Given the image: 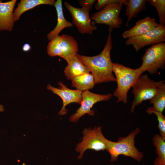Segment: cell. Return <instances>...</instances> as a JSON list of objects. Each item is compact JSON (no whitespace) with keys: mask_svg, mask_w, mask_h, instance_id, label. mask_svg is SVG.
Returning a JSON list of instances; mask_svg holds the SVG:
<instances>
[{"mask_svg":"<svg viewBox=\"0 0 165 165\" xmlns=\"http://www.w3.org/2000/svg\"><path fill=\"white\" fill-rule=\"evenodd\" d=\"M112 29L109 28V33L103 50L99 54L87 56L77 54L78 58L89 68L94 76L95 84L116 81L112 74V64L110 52L112 49L111 33Z\"/></svg>","mask_w":165,"mask_h":165,"instance_id":"cell-1","label":"cell"},{"mask_svg":"<svg viewBox=\"0 0 165 165\" xmlns=\"http://www.w3.org/2000/svg\"><path fill=\"white\" fill-rule=\"evenodd\" d=\"M112 71L117 85L113 95L117 98V103L122 101L127 104L129 90L144 72L140 67L133 69L117 63H113Z\"/></svg>","mask_w":165,"mask_h":165,"instance_id":"cell-2","label":"cell"},{"mask_svg":"<svg viewBox=\"0 0 165 165\" xmlns=\"http://www.w3.org/2000/svg\"><path fill=\"white\" fill-rule=\"evenodd\" d=\"M140 132L136 127L127 136L119 137L117 142L108 140L106 150L110 154L111 162L117 161L119 155L130 157L138 162L141 160L143 153L135 146V137Z\"/></svg>","mask_w":165,"mask_h":165,"instance_id":"cell-3","label":"cell"},{"mask_svg":"<svg viewBox=\"0 0 165 165\" xmlns=\"http://www.w3.org/2000/svg\"><path fill=\"white\" fill-rule=\"evenodd\" d=\"M164 81L156 82L150 79L147 74L141 75L132 86L134 100L131 106L133 112L135 107L143 101L150 100L157 93Z\"/></svg>","mask_w":165,"mask_h":165,"instance_id":"cell-4","label":"cell"},{"mask_svg":"<svg viewBox=\"0 0 165 165\" xmlns=\"http://www.w3.org/2000/svg\"><path fill=\"white\" fill-rule=\"evenodd\" d=\"M82 134L83 137L82 141L76 146L75 151L79 153L78 158L81 159L84 152L88 149L94 150L96 151L106 150L108 140L103 135L101 127H94L85 128Z\"/></svg>","mask_w":165,"mask_h":165,"instance_id":"cell-5","label":"cell"},{"mask_svg":"<svg viewBox=\"0 0 165 165\" xmlns=\"http://www.w3.org/2000/svg\"><path fill=\"white\" fill-rule=\"evenodd\" d=\"M142 63L140 67L144 72L156 73L158 69H163L165 65V43L162 42L148 48L141 58Z\"/></svg>","mask_w":165,"mask_h":165,"instance_id":"cell-6","label":"cell"},{"mask_svg":"<svg viewBox=\"0 0 165 165\" xmlns=\"http://www.w3.org/2000/svg\"><path fill=\"white\" fill-rule=\"evenodd\" d=\"M165 41V26L159 24L158 26L143 34L128 38L125 44L127 46L132 45L138 52L146 46H152Z\"/></svg>","mask_w":165,"mask_h":165,"instance_id":"cell-7","label":"cell"},{"mask_svg":"<svg viewBox=\"0 0 165 165\" xmlns=\"http://www.w3.org/2000/svg\"><path fill=\"white\" fill-rule=\"evenodd\" d=\"M123 6L121 3L109 4L92 14L91 19L97 24L107 25L112 29L119 28L123 24L122 19L119 16Z\"/></svg>","mask_w":165,"mask_h":165,"instance_id":"cell-8","label":"cell"},{"mask_svg":"<svg viewBox=\"0 0 165 165\" xmlns=\"http://www.w3.org/2000/svg\"><path fill=\"white\" fill-rule=\"evenodd\" d=\"M64 4L70 13L73 23L80 33L91 34L97 30V27L90 18L89 10L82 7H75L66 1Z\"/></svg>","mask_w":165,"mask_h":165,"instance_id":"cell-9","label":"cell"},{"mask_svg":"<svg viewBox=\"0 0 165 165\" xmlns=\"http://www.w3.org/2000/svg\"><path fill=\"white\" fill-rule=\"evenodd\" d=\"M112 96V94H110L101 95L92 93L89 90L83 91L81 106L76 112L70 116V121L72 122H77L81 117L86 114L94 116L95 112L91 109L93 105L100 101H107L110 99Z\"/></svg>","mask_w":165,"mask_h":165,"instance_id":"cell-10","label":"cell"},{"mask_svg":"<svg viewBox=\"0 0 165 165\" xmlns=\"http://www.w3.org/2000/svg\"><path fill=\"white\" fill-rule=\"evenodd\" d=\"M58 84L60 86L59 89L52 86L50 84L47 85V89L58 95L62 99L63 106L58 113L59 115L61 116L67 114V109L65 107L69 104L72 103L81 104L83 92L77 90L69 89L61 81L58 82Z\"/></svg>","mask_w":165,"mask_h":165,"instance_id":"cell-11","label":"cell"},{"mask_svg":"<svg viewBox=\"0 0 165 165\" xmlns=\"http://www.w3.org/2000/svg\"><path fill=\"white\" fill-rule=\"evenodd\" d=\"M16 0L6 2L0 1V31H11L14 26L13 9Z\"/></svg>","mask_w":165,"mask_h":165,"instance_id":"cell-12","label":"cell"},{"mask_svg":"<svg viewBox=\"0 0 165 165\" xmlns=\"http://www.w3.org/2000/svg\"><path fill=\"white\" fill-rule=\"evenodd\" d=\"M159 24L154 19L147 16L137 21L132 28L123 33L122 36L124 38L128 39L142 35L152 29Z\"/></svg>","mask_w":165,"mask_h":165,"instance_id":"cell-13","label":"cell"},{"mask_svg":"<svg viewBox=\"0 0 165 165\" xmlns=\"http://www.w3.org/2000/svg\"><path fill=\"white\" fill-rule=\"evenodd\" d=\"M59 42L61 52V57L67 62L72 57L77 54L78 43L72 36L66 34L60 35Z\"/></svg>","mask_w":165,"mask_h":165,"instance_id":"cell-14","label":"cell"},{"mask_svg":"<svg viewBox=\"0 0 165 165\" xmlns=\"http://www.w3.org/2000/svg\"><path fill=\"white\" fill-rule=\"evenodd\" d=\"M77 54L70 59L65 68L64 73L68 80H71L75 77L90 72L89 68L78 58Z\"/></svg>","mask_w":165,"mask_h":165,"instance_id":"cell-15","label":"cell"},{"mask_svg":"<svg viewBox=\"0 0 165 165\" xmlns=\"http://www.w3.org/2000/svg\"><path fill=\"white\" fill-rule=\"evenodd\" d=\"M54 5L57 13V23L55 28L47 35V38L49 40L58 35L59 33L64 28L73 26V24L66 20L64 16L62 1L57 0L55 1Z\"/></svg>","mask_w":165,"mask_h":165,"instance_id":"cell-16","label":"cell"},{"mask_svg":"<svg viewBox=\"0 0 165 165\" xmlns=\"http://www.w3.org/2000/svg\"><path fill=\"white\" fill-rule=\"evenodd\" d=\"M54 0H21L18 4L13 12V18L15 22L20 19L21 15L24 12L41 5H54Z\"/></svg>","mask_w":165,"mask_h":165,"instance_id":"cell-17","label":"cell"},{"mask_svg":"<svg viewBox=\"0 0 165 165\" xmlns=\"http://www.w3.org/2000/svg\"><path fill=\"white\" fill-rule=\"evenodd\" d=\"M71 81L72 86L82 92L93 89L95 84L94 76L90 73L75 77Z\"/></svg>","mask_w":165,"mask_h":165,"instance_id":"cell-18","label":"cell"},{"mask_svg":"<svg viewBox=\"0 0 165 165\" xmlns=\"http://www.w3.org/2000/svg\"><path fill=\"white\" fill-rule=\"evenodd\" d=\"M146 0H128L126 6L125 15L127 17L126 26L127 27L130 21L136 17L141 11L146 9Z\"/></svg>","mask_w":165,"mask_h":165,"instance_id":"cell-19","label":"cell"},{"mask_svg":"<svg viewBox=\"0 0 165 165\" xmlns=\"http://www.w3.org/2000/svg\"><path fill=\"white\" fill-rule=\"evenodd\" d=\"M150 103L153 104V106L147 109L146 112L147 113L152 110L162 113L165 108V83L160 86L157 93L150 99Z\"/></svg>","mask_w":165,"mask_h":165,"instance_id":"cell-20","label":"cell"},{"mask_svg":"<svg viewBox=\"0 0 165 165\" xmlns=\"http://www.w3.org/2000/svg\"><path fill=\"white\" fill-rule=\"evenodd\" d=\"M153 145L156 147V158L154 165H165V142L158 134H156L152 138Z\"/></svg>","mask_w":165,"mask_h":165,"instance_id":"cell-21","label":"cell"},{"mask_svg":"<svg viewBox=\"0 0 165 165\" xmlns=\"http://www.w3.org/2000/svg\"><path fill=\"white\" fill-rule=\"evenodd\" d=\"M59 37L60 35H58L51 39L49 42L47 47V53L51 57H61Z\"/></svg>","mask_w":165,"mask_h":165,"instance_id":"cell-22","label":"cell"},{"mask_svg":"<svg viewBox=\"0 0 165 165\" xmlns=\"http://www.w3.org/2000/svg\"><path fill=\"white\" fill-rule=\"evenodd\" d=\"M150 5L154 7L157 10L159 17L160 23L165 24V0H147Z\"/></svg>","mask_w":165,"mask_h":165,"instance_id":"cell-23","label":"cell"},{"mask_svg":"<svg viewBox=\"0 0 165 165\" xmlns=\"http://www.w3.org/2000/svg\"><path fill=\"white\" fill-rule=\"evenodd\" d=\"M148 113L149 114L154 113L156 116L159 123L158 127L160 131V135L163 140H165V117L162 113L156 111L152 110Z\"/></svg>","mask_w":165,"mask_h":165,"instance_id":"cell-24","label":"cell"},{"mask_svg":"<svg viewBox=\"0 0 165 165\" xmlns=\"http://www.w3.org/2000/svg\"><path fill=\"white\" fill-rule=\"evenodd\" d=\"M127 1V0H98L95 4V8L97 10H101L106 6L114 3H121L126 5Z\"/></svg>","mask_w":165,"mask_h":165,"instance_id":"cell-25","label":"cell"},{"mask_svg":"<svg viewBox=\"0 0 165 165\" xmlns=\"http://www.w3.org/2000/svg\"><path fill=\"white\" fill-rule=\"evenodd\" d=\"M95 0H79V4L82 8L86 9L89 11L91 9Z\"/></svg>","mask_w":165,"mask_h":165,"instance_id":"cell-26","label":"cell"},{"mask_svg":"<svg viewBox=\"0 0 165 165\" xmlns=\"http://www.w3.org/2000/svg\"><path fill=\"white\" fill-rule=\"evenodd\" d=\"M31 48L30 45L27 43L24 44L22 48L23 50L25 52H27L29 51Z\"/></svg>","mask_w":165,"mask_h":165,"instance_id":"cell-27","label":"cell"},{"mask_svg":"<svg viewBox=\"0 0 165 165\" xmlns=\"http://www.w3.org/2000/svg\"><path fill=\"white\" fill-rule=\"evenodd\" d=\"M4 111V106L0 104V112H3Z\"/></svg>","mask_w":165,"mask_h":165,"instance_id":"cell-28","label":"cell"},{"mask_svg":"<svg viewBox=\"0 0 165 165\" xmlns=\"http://www.w3.org/2000/svg\"><path fill=\"white\" fill-rule=\"evenodd\" d=\"M21 165H26V164L24 163H23Z\"/></svg>","mask_w":165,"mask_h":165,"instance_id":"cell-29","label":"cell"},{"mask_svg":"<svg viewBox=\"0 0 165 165\" xmlns=\"http://www.w3.org/2000/svg\"><path fill=\"white\" fill-rule=\"evenodd\" d=\"M111 165H114L113 164H111Z\"/></svg>","mask_w":165,"mask_h":165,"instance_id":"cell-30","label":"cell"}]
</instances>
